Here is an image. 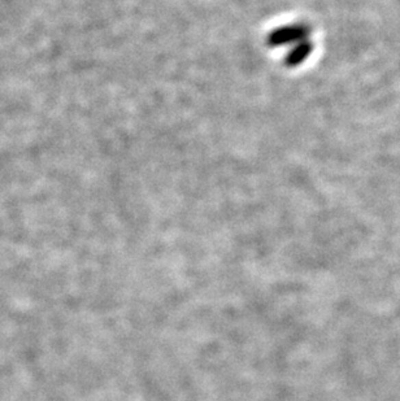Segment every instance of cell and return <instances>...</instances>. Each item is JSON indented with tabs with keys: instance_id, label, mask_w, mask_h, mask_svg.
I'll return each mask as SVG.
<instances>
[]
</instances>
